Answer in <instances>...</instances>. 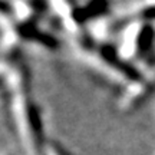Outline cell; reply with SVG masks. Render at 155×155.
<instances>
[{
  "mask_svg": "<svg viewBox=\"0 0 155 155\" xmlns=\"http://www.w3.org/2000/svg\"><path fill=\"white\" fill-rule=\"evenodd\" d=\"M46 154L48 155H69L66 151H63V148H61L58 144H48L46 145Z\"/></svg>",
  "mask_w": 155,
  "mask_h": 155,
  "instance_id": "1",
  "label": "cell"
}]
</instances>
